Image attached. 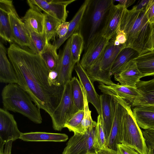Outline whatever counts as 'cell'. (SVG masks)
Returning a JSON list of instances; mask_svg holds the SVG:
<instances>
[{"instance_id": "cell-1", "label": "cell", "mask_w": 154, "mask_h": 154, "mask_svg": "<svg viewBox=\"0 0 154 154\" xmlns=\"http://www.w3.org/2000/svg\"><path fill=\"white\" fill-rule=\"evenodd\" d=\"M7 54L18 81L40 109L51 117L61 101L64 86L51 85L48 79L51 71L38 53L29 48L11 44Z\"/></svg>"}, {"instance_id": "cell-2", "label": "cell", "mask_w": 154, "mask_h": 154, "mask_svg": "<svg viewBox=\"0 0 154 154\" xmlns=\"http://www.w3.org/2000/svg\"><path fill=\"white\" fill-rule=\"evenodd\" d=\"M119 28L126 36L127 40L124 48H133L140 54L143 53L151 29V24L145 14V10H137L134 6L131 10L125 8Z\"/></svg>"}, {"instance_id": "cell-3", "label": "cell", "mask_w": 154, "mask_h": 154, "mask_svg": "<svg viewBox=\"0 0 154 154\" xmlns=\"http://www.w3.org/2000/svg\"><path fill=\"white\" fill-rule=\"evenodd\" d=\"M3 109L21 114L37 124L42 119L40 109L33 103L31 97L19 85L8 84L2 92Z\"/></svg>"}, {"instance_id": "cell-4", "label": "cell", "mask_w": 154, "mask_h": 154, "mask_svg": "<svg viewBox=\"0 0 154 154\" xmlns=\"http://www.w3.org/2000/svg\"><path fill=\"white\" fill-rule=\"evenodd\" d=\"M124 107V115L120 131L121 143L134 149L140 154H147V147L142 131L137 124L133 115L131 104L116 96H111Z\"/></svg>"}, {"instance_id": "cell-5", "label": "cell", "mask_w": 154, "mask_h": 154, "mask_svg": "<svg viewBox=\"0 0 154 154\" xmlns=\"http://www.w3.org/2000/svg\"><path fill=\"white\" fill-rule=\"evenodd\" d=\"M124 45L116 46L110 40L100 58L85 71L91 80L107 85L114 83L112 81L110 72L118 55L124 48Z\"/></svg>"}, {"instance_id": "cell-6", "label": "cell", "mask_w": 154, "mask_h": 154, "mask_svg": "<svg viewBox=\"0 0 154 154\" xmlns=\"http://www.w3.org/2000/svg\"><path fill=\"white\" fill-rule=\"evenodd\" d=\"M97 122L93 124L84 134L78 133L69 139L62 154H88L97 153L95 147Z\"/></svg>"}, {"instance_id": "cell-7", "label": "cell", "mask_w": 154, "mask_h": 154, "mask_svg": "<svg viewBox=\"0 0 154 154\" xmlns=\"http://www.w3.org/2000/svg\"><path fill=\"white\" fill-rule=\"evenodd\" d=\"M79 110L73 100L69 81L65 85L60 103L51 117L53 129L61 131L68 121Z\"/></svg>"}, {"instance_id": "cell-8", "label": "cell", "mask_w": 154, "mask_h": 154, "mask_svg": "<svg viewBox=\"0 0 154 154\" xmlns=\"http://www.w3.org/2000/svg\"><path fill=\"white\" fill-rule=\"evenodd\" d=\"M75 0H28L30 8L46 13L62 22L66 21L68 16L66 8Z\"/></svg>"}, {"instance_id": "cell-9", "label": "cell", "mask_w": 154, "mask_h": 154, "mask_svg": "<svg viewBox=\"0 0 154 154\" xmlns=\"http://www.w3.org/2000/svg\"><path fill=\"white\" fill-rule=\"evenodd\" d=\"M109 41L104 37L100 32H97L88 40L85 51L80 62L85 70L100 58Z\"/></svg>"}, {"instance_id": "cell-10", "label": "cell", "mask_w": 154, "mask_h": 154, "mask_svg": "<svg viewBox=\"0 0 154 154\" xmlns=\"http://www.w3.org/2000/svg\"><path fill=\"white\" fill-rule=\"evenodd\" d=\"M71 38L68 39L59 53V60L54 69L57 72V84L65 85L72 79V73L76 64L73 60L70 50Z\"/></svg>"}, {"instance_id": "cell-11", "label": "cell", "mask_w": 154, "mask_h": 154, "mask_svg": "<svg viewBox=\"0 0 154 154\" xmlns=\"http://www.w3.org/2000/svg\"><path fill=\"white\" fill-rule=\"evenodd\" d=\"M9 15L14 43L21 47H27L34 52L38 53L24 27L23 22L19 16L14 7L11 9Z\"/></svg>"}, {"instance_id": "cell-12", "label": "cell", "mask_w": 154, "mask_h": 154, "mask_svg": "<svg viewBox=\"0 0 154 154\" xmlns=\"http://www.w3.org/2000/svg\"><path fill=\"white\" fill-rule=\"evenodd\" d=\"M21 133L13 115L7 110L0 108V143L14 141L20 138Z\"/></svg>"}, {"instance_id": "cell-13", "label": "cell", "mask_w": 154, "mask_h": 154, "mask_svg": "<svg viewBox=\"0 0 154 154\" xmlns=\"http://www.w3.org/2000/svg\"><path fill=\"white\" fill-rule=\"evenodd\" d=\"M74 69L85 91L88 103H90L93 105L98 115L101 116L100 96L96 92L94 82L90 79L79 62L76 63Z\"/></svg>"}, {"instance_id": "cell-14", "label": "cell", "mask_w": 154, "mask_h": 154, "mask_svg": "<svg viewBox=\"0 0 154 154\" xmlns=\"http://www.w3.org/2000/svg\"><path fill=\"white\" fill-rule=\"evenodd\" d=\"M123 5L114 4L109 10L106 16L104 24L101 31V34L110 40L116 34L119 27L121 19L125 9Z\"/></svg>"}, {"instance_id": "cell-15", "label": "cell", "mask_w": 154, "mask_h": 154, "mask_svg": "<svg viewBox=\"0 0 154 154\" xmlns=\"http://www.w3.org/2000/svg\"><path fill=\"white\" fill-rule=\"evenodd\" d=\"M114 75L115 80L120 84L135 88L140 79L143 77L133 60L126 63Z\"/></svg>"}, {"instance_id": "cell-16", "label": "cell", "mask_w": 154, "mask_h": 154, "mask_svg": "<svg viewBox=\"0 0 154 154\" xmlns=\"http://www.w3.org/2000/svg\"><path fill=\"white\" fill-rule=\"evenodd\" d=\"M98 88L103 94L111 96H116L126 101L131 105L136 99L142 96L137 88L114 83L107 85L100 83Z\"/></svg>"}, {"instance_id": "cell-17", "label": "cell", "mask_w": 154, "mask_h": 154, "mask_svg": "<svg viewBox=\"0 0 154 154\" xmlns=\"http://www.w3.org/2000/svg\"><path fill=\"white\" fill-rule=\"evenodd\" d=\"M113 0H98L94 3L91 15V26L88 40L97 32L109 10L113 4Z\"/></svg>"}, {"instance_id": "cell-18", "label": "cell", "mask_w": 154, "mask_h": 154, "mask_svg": "<svg viewBox=\"0 0 154 154\" xmlns=\"http://www.w3.org/2000/svg\"><path fill=\"white\" fill-rule=\"evenodd\" d=\"M12 1L0 0V36L4 40L14 43L9 14L14 7Z\"/></svg>"}, {"instance_id": "cell-19", "label": "cell", "mask_w": 154, "mask_h": 154, "mask_svg": "<svg viewBox=\"0 0 154 154\" xmlns=\"http://www.w3.org/2000/svg\"><path fill=\"white\" fill-rule=\"evenodd\" d=\"M101 117L107 140L112 128L115 114V100L111 95L103 94L100 95Z\"/></svg>"}, {"instance_id": "cell-20", "label": "cell", "mask_w": 154, "mask_h": 154, "mask_svg": "<svg viewBox=\"0 0 154 154\" xmlns=\"http://www.w3.org/2000/svg\"><path fill=\"white\" fill-rule=\"evenodd\" d=\"M115 100L114 116L110 134L107 140L106 147L117 150V145L121 143L120 131L121 122L124 115V109L123 106Z\"/></svg>"}, {"instance_id": "cell-21", "label": "cell", "mask_w": 154, "mask_h": 154, "mask_svg": "<svg viewBox=\"0 0 154 154\" xmlns=\"http://www.w3.org/2000/svg\"><path fill=\"white\" fill-rule=\"evenodd\" d=\"M138 126L144 130L154 128V105L134 107L132 110Z\"/></svg>"}, {"instance_id": "cell-22", "label": "cell", "mask_w": 154, "mask_h": 154, "mask_svg": "<svg viewBox=\"0 0 154 154\" xmlns=\"http://www.w3.org/2000/svg\"><path fill=\"white\" fill-rule=\"evenodd\" d=\"M6 48L0 42V82L8 84L18 83L14 68L6 55Z\"/></svg>"}, {"instance_id": "cell-23", "label": "cell", "mask_w": 154, "mask_h": 154, "mask_svg": "<svg viewBox=\"0 0 154 154\" xmlns=\"http://www.w3.org/2000/svg\"><path fill=\"white\" fill-rule=\"evenodd\" d=\"M136 88L142 97L136 100L131 106L154 105V78L146 81L140 80Z\"/></svg>"}, {"instance_id": "cell-24", "label": "cell", "mask_w": 154, "mask_h": 154, "mask_svg": "<svg viewBox=\"0 0 154 154\" xmlns=\"http://www.w3.org/2000/svg\"><path fill=\"white\" fill-rule=\"evenodd\" d=\"M90 1L89 0L85 1L73 18L69 22V30L66 35L64 37L59 38L55 41L54 45L57 49L73 34L80 31L79 29L83 16Z\"/></svg>"}, {"instance_id": "cell-25", "label": "cell", "mask_w": 154, "mask_h": 154, "mask_svg": "<svg viewBox=\"0 0 154 154\" xmlns=\"http://www.w3.org/2000/svg\"><path fill=\"white\" fill-rule=\"evenodd\" d=\"M68 138V136L64 134L36 132L21 133L19 139L25 141L62 142L66 141Z\"/></svg>"}, {"instance_id": "cell-26", "label": "cell", "mask_w": 154, "mask_h": 154, "mask_svg": "<svg viewBox=\"0 0 154 154\" xmlns=\"http://www.w3.org/2000/svg\"><path fill=\"white\" fill-rule=\"evenodd\" d=\"M23 21L35 32L44 33V15L43 13L30 8L21 19Z\"/></svg>"}, {"instance_id": "cell-27", "label": "cell", "mask_w": 154, "mask_h": 154, "mask_svg": "<svg viewBox=\"0 0 154 154\" xmlns=\"http://www.w3.org/2000/svg\"><path fill=\"white\" fill-rule=\"evenodd\" d=\"M133 60L143 77L154 75V51L140 54Z\"/></svg>"}, {"instance_id": "cell-28", "label": "cell", "mask_w": 154, "mask_h": 154, "mask_svg": "<svg viewBox=\"0 0 154 154\" xmlns=\"http://www.w3.org/2000/svg\"><path fill=\"white\" fill-rule=\"evenodd\" d=\"M139 54L137 51L133 48L129 47L123 48L113 64L110 72L111 76L117 73L126 63L136 58Z\"/></svg>"}, {"instance_id": "cell-29", "label": "cell", "mask_w": 154, "mask_h": 154, "mask_svg": "<svg viewBox=\"0 0 154 154\" xmlns=\"http://www.w3.org/2000/svg\"><path fill=\"white\" fill-rule=\"evenodd\" d=\"M71 91L74 104L79 110L84 108L83 87L77 77H74L70 81Z\"/></svg>"}, {"instance_id": "cell-30", "label": "cell", "mask_w": 154, "mask_h": 154, "mask_svg": "<svg viewBox=\"0 0 154 154\" xmlns=\"http://www.w3.org/2000/svg\"><path fill=\"white\" fill-rule=\"evenodd\" d=\"M54 45L48 43L44 50L39 54L50 70L56 68L59 60V56Z\"/></svg>"}, {"instance_id": "cell-31", "label": "cell", "mask_w": 154, "mask_h": 154, "mask_svg": "<svg viewBox=\"0 0 154 154\" xmlns=\"http://www.w3.org/2000/svg\"><path fill=\"white\" fill-rule=\"evenodd\" d=\"M23 26L37 53L40 54L44 50L49 43L47 40L45 32L43 34L38 33L24 22Z\"/></svg>"}, {"instance_id": "cell-32", "label": "cell", "mask_w": 154, "mask_h": 154, "mask_svg": "<svg viewBox=\"0 0 154 154\" xmlns=\"http://www.w3.org/2000/svg\"><path fill=\"white\" fill-rule=\"evenodd\" d=\"M70 50L73 61L76 63L79 62L84 44V38L81 32L73 34L71 37Z\"/></svg>"}, {"instance_id": "cell-33", "label": "cell", "mask_w": 154, "mask_h": 154, "mask_svg": "<svg viewBox=\"0 0 154 154\" xmlns=\"http://www.w3.org/2000/svg\"><path fill=\"white\" fill-rule=\"evenodd\" d=\"M44 15V32L48 42L54 38L59 26L62 22L51 15L43 12Z\"/></svg>"}, {"instance_id": "cell-34", "label": "cell", "mask_w": 154, "mask_h": 154, "mask_svg": "<svg viewBox=\"0 0 154 154\" xmlns=\"http://www.w3.org/2000/svg\"><path fill=\"white\" fill-rule=\"evenodd\" d=\"M107 139L101 116L98 115L97 118L96 131L95 147L97 152L102 148L106 146Z\"/></svg>"}, {"instance_id": "cell-35", "label": "cell", "mask_w": 154, "mask_h": 154, "mask_svg": "<svg viewBox=\"0 0 154 154\" xmlns=\"http://www.w3.org/2000/svg\"><path fill=\"white\" fill-rule=\"evenodd\" d=\"M84 96V116L80 125V134H84L93 124L94 121L91 116V111L89 109L88 102L85 91L83 88Z\"/></svg>"}, {"instance_id": "cell-36", "label": "cell", "mask_w": 154, "mask_h": 154, "mask_svg": "<svg viewBox=\"0 0 154 154\" xmlns=\"http://www.w3.org/2000/svg\"><path fill=\"white\" fill-rule=\"evenodd\" d=\"M84 114V109L79 110L75 113L65 124L64 128L69 131L80 133V128Z\"/></svg>"}, {"instance_id": "cell-37", "label": "cell", "mask_w": 154, "mask_h": 154, "mask_svg": "<svg viewBox=\"0 0 154 154\" xmlns=\"http://www.w3.org/2000/svg\"><path fill=\"white\" fill-rule=\"evenodd\" d=\"M110 40H112L116 46L124 45L125 46L127 39L125 33L119 28L115 35Z\"/></svg>"}, {"instance_id": "cell-38", "label": "cell", "mask_w": 154, "mask_h": 154, "mask_svg": "<svg viewBox=\"0 0 154 154\" xmlns=\"http://www.w3.org/2000/svg\"><path fill=\"white\" fill-rule=\"evenodd\" d=\"M144 10L149 22L152 23L154 18V0H149Z\"/></svg>"}, {"instance_id": "cell-39", "label": "cell", "mask_w": 154, "mask_h": 154, "mask_svg": "<svg viewBox=\"0 0 154 154\" xmlns=\"http://www.w3.org/2000/svg\"><path fill=\"white\" fill-rule=\"evenodd\" d=\"M152 51H154V24H151L150 33L143 53Z\"/></svg>"}, {"instance_id": "cell-40", "label": "cell", "mask_w": 154, "mask_h": 154, "mask_svg": "<svg viewBox=\"0 0 154 154\" xmlns=\"http://www.w3.org/2000/svg\"><path fill=\"white\" fill-rule=\"evenodd\" d=\"M117 150L119 154H140L132 148L122 143L117 145Z\"/></svg>"}, {"instance_id": "cell-41", "label": "cell", "mask_w": 154, "mask_h": 154, "mask_svg": "<svg viewBox=\"0 0 154 154\" xmlns=\"http://www.w3.org/2000/svg\"><path fill=\"white\" fill-rule=\"evenodd\" d=\"M69 25V22H63L58 26L57 34L59 38L65 37L68 33Z\"/></svg>"}, {"instance_id": "cell-42", "label": "cell", "mask_w": 154, "mask_h": 154, "mask_svg": "<svg viewBox=\"0 0 154 154\" xmlns=\"http://www.w3.org/2000/svg\"><path fill=\"white\" fill-rule=\"evenodd\" d=\"M147 147L149 149L151 154H154V137L148 134L143 131H142Z\"/></svg>"}, {"instance_id": "cell-43", "label": "cell", "mask_w": 154, "mask_h": 154, "mask_svg": "<svg viewBox=\"0 0 154 154\" xmlns=\"http://www.w3.org/2000/svg\"><path fill=\"white\" fill-rule=\"evenodd\" d=\"M13 141L11 140L5 143H0V154H11Z\"/></svg>"}, {"instance_id": "cell-44", "label": "cell", "mask_w": 154, "mask_h": 154, "mask_svg": "<svg viewBox=\"0 0 154 154\" xmlns=\"http://www.w3.org/2000/svg\"><path fill=\"white\" fill-rule=\"evenodd\" d=\"M97 154H119L117 150L104 147L101 149Z\"/></svg>"}, {"instance_id": "cell-45", "label": "cell", "mask_w": 154, "mask_h": 154, "mask_svg": "<svg viewBox=\"0 0 154 154\" xmlns=\"http://www.w3.org/2000/svg\"><path fill=\"white\" fill-rule=\"evenodd\" d=\"M149 0H142L136 5L134 6L137 10H144Z\"/></svg>"}, {"instance_id": "cell-46", "label": "cell", "mask_w": 154, "mask_h": 154, "mask_svg": "<svg viewBox=\"0 0 154 154\" xmlns=\"http://www.w3.org/2000/svg\"><path fill=\"white\" fill-rule=\"evenodd\" d=\"M114 1H116L119 2V4L124 5L125 7L127 8L133 4L136 1L135 0H114Z\"/></svg>"}, {"instance_id": "cell-47", "label": "cell", "mask_w": 154, "mask_h": 154, "mask_svg": "<svg viewBox=\"0 0 154 154\" xmlns=\"http://www.w3.org/2000/svg\"><path fill=\"white\" fill-rule=\"evenodd\" d=\"M143 131L148 134L154 137V128L147 130H144Z\"/></svg>"}, {"instance_id": "cell-48", "label": "cell", "mask_w": 154, "mask_h": 154, "mask_svg": "<svg viewBox=\"0 0 154 154\" xmlns=\"http://www.w3.org/2000/svg\"><path fill=\"white\" fill-rule=\"evenodd\" d=\"M148 151L147 154H151L150 150L149 148H148Z\"/></svg>"}, {"instance_id": "cell-49", "label": "cell", "mask_w": 154, "mask_h": 154, "mask_svg": "<svg viewBox=\"0 0 154 154\" xmlns=\"http://www.w3.org/2000/svg\"><path fill=\"white\" fill-rule=\"evenodd\" d=\"M88 154H97L96 153H89Z\"/></svg>"}, {"instance_id": "cell-50", "label": "cell", "mask_w": 154, "mask_h": 154, "mask_svg": "<svg viewBox=\"0 0 154 154\" xmlns=\"http://www.w3.org/2000/svg\"><path fill=\"white\" fill-rule=\"evenodd\" d=\"M151 24H154V19L153 20V21L152 23Z\"/></svg>"}, {"instance_id": "cell-51", "label": "cell", "mask_w": 154, "mask_h": 154, "mask_svg": "<svg viewBox=\"0 0 154 154\" xmlns=\"http://www.w3.org/2000/svg\"></svg>"}]
</instances>
